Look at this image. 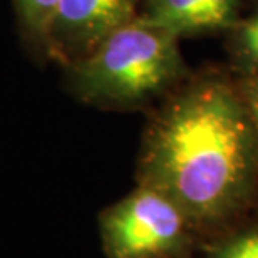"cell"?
Wrapping results in <instances>:
<instances>
[{
  "label": "cell",
  "instance_id": "cell-1",
  "mask_svg": "<svg viewBox=\"0 0 258 258\" xmlns=\"http://www.w3.org/2000/svg\"><path fill=\"white\" fill-rule=\"evenodd\" d=\"M258 136L241 92L220 77H200L164 102L149 122L139 184L168 196L188 221H218L248 196Z\"/></svg>",
  "mask_w": 258,
  "mask_h": 258
},
{
  "label": "cell",
  "instance_id": "cell-2",
  "mask_svg": "<svg viewBox=\"0 0 258 258\" xmlns=\"http://www.w3.org/2000/svg\"><path fill=\"white\" fill-rule=\"evenodd\" d=\"M71 89L104 107H136L168 92L186 74L179 37L138 17L66 66Z\"/></svg>",
  "mask_w": 258,
  "mask_h": 258
},
{
  "label": "cell",
  "instance_id": "cell-3",
  "mask_svg": "<svg viewBox=\"0 0 258 258\" xmlns=\"http://www.w3.org/2000/svg\"><path fill=\"white\" fill-rule=\"evenodd\" d=\"M188 218L168 196L139 184L101 218L111 258H153L183 245Z\"/></svg>",
  "mask_w": 258,
  "mask_h": 258
},
{
  "label": "cell",
  "instance_id": "cell-4",
  "mask_svg": "<svg viewBox=\"0 0 258 258\" xmlns=\"http://www.w3.org/2000/svg\"><path fill=\"white\" fill-rule=\"evenodd\" d=\"M144 0H59L45 57L62 67L84 57L101 40L141 15Z\"/></svg>",
  "mask_w": 258,
  "mask_h": 258
},
{
  "label": "cell",
  "instance_id": "cell-5",
  "mask_svg": "<svg viewBox=\"0 0 258 258\" xmlns=\"http://www.w3.org/2000/svg\"><path fill=\"white\" fill-rule=\"evenodd\" d=\"M139 17L169 30L179 39L213 30L208 15L198 0H144Z\"/></svg>",
  "mask_w": 258,
  "mask_h": 258
},
{
  "label": "cell",
  "instance_id": "cell-6",
  "mask_svg": "<svg viewBox=\"0 0 258 258\" xmlns=\"http://www.w3.org/2000/svg\"><path fill=\"white\" fill-rule=\"evenodd\" d=\"M57 5L59 0H15V10L24 37L44 57Z\"/></svg>",
  "mask_w": 258,
  "mask_h": 258
},
{
  "label": "cell",
  "instance_id": "cell-7",
  "mask_svg": "<svg viewBox=\"0 0 258 258\" xmlns=\"http://www.w3.org/2000/svg\"><path fill=\"white\" fill-rule=\"evenodd\" d=\"M235 55L250 76L258 74V10L236 24Z\"/></svg>",
  "mask_w": 258,
  "mask_h": 258
},
{
  "label": "cell",
  "instance_id": "cell-8",
  "mask_svg": "<svg viewBox=\"0 0 258 258\" xmlns=\"http://www.w3.org/2000/svg\"><path fill=\"white\" fill-rule=\"evenodd\" d=\"M208 15L213 30L231 29L238 24L240 0H198Z\"/></svg>",
  "mask_w": 258,
  "mask_h": 258
},
{
  "label": "cell",
  "instance_id": "cell-9",
  "mask_svg": "<svg viewBox=\"0 0 258 258\" xmlns=\"http://www.w3.org/2000/svg\"><path fill=\"white\" fill-rule=\"evenodd\" d=\"M215 258H258V230L230 240Z\"/></svg>",
  "mask_w": 258,
  "mask_h": 258
},
{
  "label": "cell",
  "instance_id": "cell-10",
  "mask_svg": "<svg viewBox=\"0 0 258 258\" xmlns=\"http://www.w3.org/2000/svg\"><path fill=\"white\" fill-rule=\"evenodd\" d=\"M241 97H243L246 109L250 112V117L253 121L256 136H258V74L250 76V79L245 82V87H241Z\"/></svg>",
  "mask_w": 258,
  "mask_h": 258
}]
</instances>
